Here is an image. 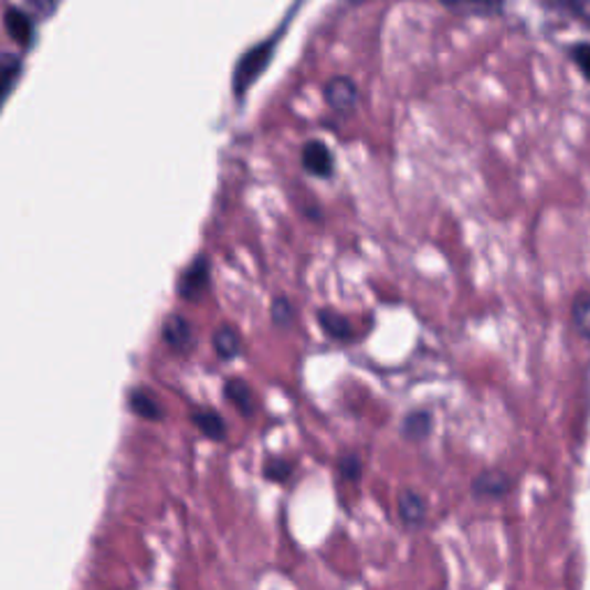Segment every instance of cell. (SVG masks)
<instances>
[{
	"instance_id": "6da1fadb",
	"label": "cell",
	"mask_w": 590,
	"mask_h": 590,
	"mask_svg": "<svg viewBox=\"0 0 590 590\" xmlns=\"http://www.w3.org/2000/svg\"><path fill=\"white\" fill-rule=\"evenodd\" d=\"M275 49H277V38H271L243 53V59L238 61L235 74H233V93L238 97H243L259 82V76L273 61Z\"/></svg>"
},
{
	"instance_id": "7a4b0ae2",
	"label": "cell",
	"mask_w": 590,
	"mask_h": 590,
	"mask_svg": "<svg viewBox=\"0 0 590 590\" xmlns=\"http://www.w3.org/2000/svg\"><path fill=\"white\" fill-rule=\"evenodd\" d=\"M210 284V265L206 256H197L190 265L185 267L180 280H178V295L182 301L199 298V295L208 288Z\"/></svg>"
},
{
	"instance_id": "3957f363",
	"label": "cell",
	"mask_w": 590,
	"mask_h": 590,
	"mask_svg": "<svg viewBox=\"0 0 590 590\" xmlns=\"http://www.w3.org/2000/svg\"><path fill=\"white\" fill-rule=\"evenodd\" d=\"M471 492L475 498L482 501H496L513 492V480H509L503 471H482L471 485Z\"/></svg>"
},
{
	"instance_id": "277c9868",
	"label": "cell",
	"mask_w": 590,
	"mask_h": 590,
	"mask_svg": "<svg viewBox=\"0 0 590 590\" xmlns=\"http://www.w3.org/2000/svg\"><path fill=\"white\" fill-rule=\"evenodd\" d=\"M324 93H326V102L330 104V109H335L339 114H348V112L356 109L358 88L351 78H346V76L330 78Z\"/></svg>"
},
{
	"instance_id": "5b68a950",
	"label": "cell",
	"mask_w": 590,
	"mask_h": 590,
	"mask_svg": "<svg viewBox=\"0 0 590 590\" xmlns=\"http://www.w3.org/2000/svg\"><path fill=\"white\" fill-rule=\"evenodd\" d=\"M303 167L316 178H330L335 171V157L324 141H309L303 148Z\"/></svg>"
},
{
	"instance_id": "8992f818",
	"label": "cell",
	"mask_w": 590,
	"mask_h": 590,
	"mask_svg": "<svg viewBox=\"0 0 590 590\" xmlns=\"http://www.w3.org/2000/svg\"><path fill=\"white\" fill-rule=\"evenodd\" d=\"M162 337L167 341L169 348L173 351H187V348L192 346V326L190 320L180 314H171L165 318V326H162Z\"/></svg>"
},
{
	"instance_id": "52a82bcc",
	"label": "cell",
	"mask_w": 590,
	"mask_h": 590,
	"mask_svg": "<svg viewBox=\"0 0 590 590\" xmlns=\"http://www.w3.org/2000/svg\"><path fill=\"white\" fill-rule=\"evenodd\" d=\"M6 29L17 44H21V46L33 44L35 23H33V17L29 12H23L19 8H10L6 12Z\"/></svg>"
},
{
	"instance_id": "ba28073f",
	"label": "cell",
	"mask_w": 590,
	"mask_h": 590,
	"mask_svg": "<svg viewBox=\"0 0 590 590\" xmlns=\"http://www.w3.org/2000/svg\"><path fill=\"white\" fill-rule=\"evenodd\" d=\"M127 404H129V411L134 415H139L144 420H150V422H157V420H162L165 418V409L162 404H159V401L155 399V394L146 388H134L129 392V399H127Z\"/></svg>"
},
{
	"instance_id": "9c48e42d",
	"label": "cell",
	"mask_w": 590,
	"mask_h": 590,
	"mask_svg": "<svg viewBox=\"0 0 590 590\" xmlns=\"http://www.w3.org/2000/svg\"><path fill=\"white\" fill-rule=\"evenodd\" d=\"M397 507H399L401 521H404L407 526L418 528V526L424 524V519H426V503L418 492H413V489L401 492L399 501H397Z\"/></svg>"
},
{
	"instance_id": "30bf717a",
	"label": "cell",
	"mask_w": 590,
	"mask_h": 590,
	"mask_svg": "<svg viewBox=\"0 0 590 590\" xmlns=\"http://www.w3.org/2000/svg\"><path fill=\"white\" fill-rule=\"evenodd\" d=\"M224 397L226 401L243 413L245 418H252L256 411V399H254V390L250 388V383H245L243 379H229L224 383Z\"/></svg>"
},
{
	"instance_id": "8fae6325",
	"label": "cell",
	"mask_w": 590,
	"mask_h": 590,
	"mask_svg": "<svg viewBox=\"0 0 590 590\" xmlns=\"http://www.w3.org/2000/svg\"><path fill=\"white\" fill-rule=\"evenodd\" d=\"M192 422L197 424V429L206 439H212V441H224L226 439V422L218 411L194 409L192 411Z\"/></svg>"
},
{
	"instance_id": "7c38bea8",
	"label": "cell",
	"mask_w": 590,
	"mask_h": 590,
	"mask_svg": "<svg viewBox=\"0 0 590 590\" xmlns=\"http://www.w3.org/2000/svg\"><path fill=\"white\" fill-rule=\"evenodd\" d=\"M318 326L328 337H333L337 341H346V339L354 337L351 320L335 309H320L318 312Z\"/></svg>"
},
{
	"instance_id": "4fadbf2b",
	"label": "cell",
	"mask_w": 590,
	"mask_h": 590,
	"mask_svg": "<svg viewBox=\"0 0 590 590\" xmlns=\"http://www.w3.org/2000/svg\"><path fill=\"white\" fill-rule=\"evenodd\" d=\"M212 346L214 354H218L222 360H233L240 348H243V339H240V333L233 326H220L212 335Z\"/></svg>"
},
{
	"instance_id": "5bb4252c",
	"label": "cell",
	"mask_w": 590,
	"mask_h": 590,
	"mask_svg": "<svg viewBox=\"0 0 590 590\" xmlns=\"http://www.w3.org/2000/svg\"><path fill=\"white\" fill-rule=\"evenodd\" d=\"M434 418L429 411H413L401 422V434H404L407 441H424L429 434H432Z\"/></svg>"
},
{
	"instance_id": "9a60e30c",
	"label": "cell",
	"mask_w": 590,
	"mask_h": 590,
	"mask_svg": "<svg viewBox=\"0 0 590 590\" xmlns=\"http://www.w3.org/2000/svg\"><path fill=\"white\" fill-rule=\"evenodd\" d=\"M21 70H23V65H21L19 59L8 56V53H3V56H0V106L6 104V99L12 93V88L17 86Z\"/></svg>"
},
{
	"instance_id": "2e32d148",
	"label": "cell",
	"mask_w": 590,
	"mask_h": 590,
	"mask_svg": "<svg viewBox=\"0 0 590 590\" xmlns=\"http://www.w3.org/2000/svg\"><path fill=\"white\" fill-rule=\"evenodd\" d=\"M441 3L452 10L473 14H498L503 10V0H441Z\"/></svg>"
},
{
	"instance_id": "e0dca14e",
	"label": "cell",
	"mask_w": 590,
	"mask_h": 590,
	"mask_svg": "<svg viewBox=\"0 0 590 590\" xmlns=\"http://www.w3.org/2000/svg\"><path fill=\"white\" fill-rule=\"evenodd\" d=\"M572 324L577 333L590 339V291L579 293L572 303Z\"/></svg>"
},
{
	"instance_id": "ac0fdd59",
	"label": "cell",
	"mask_w": 590,
	"mask_h": 590,
	"mask_svg": "<svg viewBox=\"0 0 590 590\" xmlns=\"http://www.w3.org/2000/svg\"><path fill=\"white\" fill-rule=\"evenodd\" d=\"M291 473H293V464L284 457H271L263 464V477L271 482H284L291 477Z\"/></svg>"
},
{
	"instance_id": "d6986e66",
	"label": "cell",
	"mask_w": 590,
	"mask_h": 590,
	"mask_svg": "<svg viewBox=\"0 0 590 590\" xmlns=\"http://www.w3.org/2000/svg\"><path fill=\"white\" fill-rule=\"evenodd\" d=\"M339 475L344 480H348V482L360 480V475H362V460L358 457V454H354V452L344 454V457L339 460Z\"/></svg>"
},
{
	"instance_id": "ffe728a7",
	"label": "cell",
	"mask_w": 590,
	"mask_h": 590,
	"mask_svg": "<svg viewBox=\"0 0 590 590\" xmlns=\"http://www.w3.org/2000/svg\"><path fill=\"white\" fill-rule=\"evenodd\" d=\"M570 56L575 61V65L581 70V74L590 82V42H581V44H575L570 49Z\"/></svg>"
},
{
	"instance_id": "44dd1931",
	"label": "cell",
	"mask_w": 590,
	"mask_h": 590,
	"mask_svg": "<svg viewBox=\"0 0 590 590\" xmlns=\"http://www.w3.org/2000/svg\"><path fill=\"white\" fill-rule=\"evenodd\" d=\"M271 316L277 326H286V324H291V318H293V305L286 298H275Z\"/></svg>"
},
{
	"instance_id": "7402d4cb",
	"label": "cell",
	"mask_w": 590,
	"mask_h": 590,
	"mask_svg": "<svg viewBox=\"0 0 590 590\" xmlns=\"http://www.w3.org/2000/svg\"><path fill=\"white\" fill-rule=\"evenodd\" d=\"M562 3L590 29V0H562Z\"/></svg>"
},
{
	"instance_id": "603a6c76",
	"label": "cell",
	"mask_w": 590,
	"mask_h": 590,
	"mask_svg": "<svg viewBox=\"0 0 590 590\" xmlns=\"http://www.w3.org/2000/svg\"><path fill=\"white\" fill-rule=\"evenodd\" d=\"M29 6H31L38 14L49 17V14H53V10L59 8V0H29Z\"/></svg>"
}]
</instances>
